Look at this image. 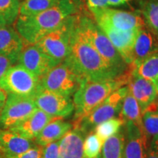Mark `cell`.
Wrapping results in <instances>:
<instances>
[{"mask_svg": "<svg viewBox=\"0 0 158 158\" xmlns=\"http://www.w3.org/2000/svg\"><path fill=\"white\" fill-rule=\"evenodd\" d=\"M64 60L84 81H102L116 78L124 74L102 59L94 47L79 32L77 24L72 37L70 54Z\"/></svg>", "mask_w": 158, "mask_h": 158, "instance_id": "cell-1", "label": "cell"}, {"mask_svg": "<svg viewBox=\"0 0 158 158\" xmlns=\"http://www.w3.org/2000/svg\"><path fill=\"white\" fill-rule=\"evenodd\" d=\"M81 13L71 0H60L54 7L32 15H19L14 27L27 44L34 45L58 29L72 15Z\"/></svg>", "mask_w": 158, "mask_h": 158, "instance_id": "cell-2", "label": "cell"}, {"mask_svg": "<svg viewBox=\"0 0 158 158\" xmlns=\"http://www.w3.org/2000/svg\"><path fill=\"white\" fill-rule=\"evenodd\" d=\"M131 70L130 68L122 76L102 81H84L73 94L75 115L73 126L78 123L118 89L126 86Z\"/></svg>", "mask_w": 158, "mask_h": 158, "instance_id": "cell-3", "label": "cell"}, {"mask_svg": "<svg viewBox=\"0 0 158 158\" xmlns=\"http://www.w3.org/2000/svg\"><path fill=\"white\" fill-rule=\"evenodd\" d=\"M77 29L108 64L122 73H124L128 70L129 66L114 48L103 31L97 24L93 18L84 14L83 12L79 13Z\"/></svg>", "mask_w": 158, "mask_h": 158, "instance_id": "cell-4", "label": "cell"}, {"mask_svg": "<svg viewBox=\"0 0 158 158\" xmlns=\"http://www.w3.org/2000/svg\"><path fill=\"white\" fill-rule=\"evenodd\" d=\"M78 14L69 17L58 29L45 35L34 45L51 58L60 62L64 61L70 54L72 37Z\"/></svg>", "mask_w": 158, "mask_h": 158, "instance_id": "cell-5", "label": "cell"}, {"mask_svg": "<svg viewBox=\"0 0 158 158\" xmlns=\"http://www.w3.org/2000/svg\"><path fill=\"white\" fill-rule=\"evenodd\" d=\"M127 92V85L118 89L98 106L94 108L87 116L83 118L78 124L73 126V129L80 130L84 135L89 134L90 132L93 131L99 124L118 116L122 102Z\"/></svg>", "mask_w": 158, "mask_h": 158, "instance_id": "cell-6", "label": "cell"}, {"mask_svg": "<svg viewBox=\"0 0 158 158\" xmlns=\"http://www.w3.org/2000/svg\"><path fill=\"white\" fill-rule=\"evenodd\" d=\"M84 81L70 64L64 60L40 78V87L71 97Z\"/></svg>", "mask_w": 158, "mask_h": 158, "instance_id": "cell-7", "label": "cell"}, {"mask_svg": "<svg viewBox=\"0 0 158 158\" xmlns=\"http://www.w3.org/2000/svg\"><path fill=\"white\" fill-rule=\"evenodd\" d=\"M0 87L7 94L34 99L40 89V78L18 64L10 67L2 77Z\"/></svg>", "mask_w": 158, "mask_h": 158, "instance_id": "cell-8", "label": "cell"}, {"mask_svg": "<svg viewBox=\"0 0 158 158\" xmlns=\"http://www.w3.org/2000/svg\"><path fill=\"white\" fill-rule=\"evenodd\" d=\"M37 108L33 98L7 94L5 104L0 113V125L10 129L27 119Z\"/></svg>", "mask_w": 158, "mask_h": 158, "instance_id": "cell-9", "label": "cell"}, {"mask_svg": "<svg viewBox=\"0 0 158 158\" xmlns=\"http://www.w3.org/2000/svg\"><path fill=\"white\" fill-rule=\"evenodd\" d=\"M96 23H107L114 28L122 31L140 29L145 27L139 12H130L110 8L98 10L91 13Z\"/></svg>", "mask_w": 158, "mask_h": 158, "instance_id": "cell-10", "label": "cell"}, {"mask_svg": "<svg viewBox=\"0 0 158 158\" xmlns=\"http://www.w3.org/2000/svg\"><path fill=\"white\" fill-rule=\"evenodd\" d=\"M37 108L52 117L64 118L74 111L71 97L56 93L40 87L34 98Z\"/></svg>", "mask_w": 158, "mask_h": 158, "instance_id": "cell-11", "label": "cell"}, {"mask_svg": "<svg viewBox=\"0 0 158 158\" xmlns=\"http://www.w3.org/2000/svg\"><path fill=\"white\" fill-rule=\"evenodd\" d=\"M18 63L40 78L60 62L44 54L35 45L24 43Z\"/></svg>", "mask_w": 158, "mask_h": 158, "instance_id": "cell-12", "label": "cell"}, {"mask_svg": "<svg viewBox=\"0 0 158 158\" xmlns=\"http://www.w3.org/2000/svg\"><path fill=\"white\" fill-rule=\"evenodd\" d=\"M128 66L133 62V47L139 29L122 31L105 22L97 23Z\"/></svg>", "mask_w": 158, "mask_h": 158, "instance_id": "cell-13", "label": "cell"}, {"mask_svg": "<svg viewBox=\"0 0 158 158\" xmlns=\"http://www.w3.org/2000/svg\"><path fill=\"white\" fill-rule=\"evenodd\" d=\"M124 144L123 158H146L149 140L143 130L133 122H127L124 124Z\"/></svg>", "mask_w": 158, "mask_h": 158, "instance_id": "cell-14", "label": "cell"}, {"mask_svg": "<svg viewBox=\"0 0 158 158\" xmlns=\"http://www.w3.org/2000/svg\"><path fill=\"white\" fill-rule=\"evenodd\" d=\"M127 86L128 91L139 104L142 115L151 105L158 100V93L154 83L138 76L132 70Z\"/></svg>", "mask_w": 158, "mask_h": 158, "instance_id": "cell-15", "label": "cell"}, {"mask_svg": "<svg viewBox=\"0 0 158 158\" xmlns=\"http://www.w3.org/2000/svg\"><path fill=\"white\" fill-rule=\"evenodd\" d=\"M33 147L32 140L23 138L10 129L0 130L1 158H14Z\"/></svg>", "mask_w": 158, "mask_h": 158, "instance_id": "cell-16", "label": "cell"}, {"mask_svg": "<svg viewBox=\"0 0 158 158\" xmlns=\"http://www.w3.org/2000/svg\"><path fill=\"white\" fill-rule=\"evenodd\" d=\"M158 52V36L144 27L138 30L133 47V62L135 67L143 59Z\"/></svg>", "mask_w": 158, "mask_h": 158, "instance_id": "cell-17", "label": "cell"}, {"mask_svg": "<svg viewBox=\"0 0 158 158\" xmlns=\"http://www.w3.org/2000/svg\"><path fill=\"white\" fill-rule=\"evenodd\" d=\"M24 43L15 27H0V55L9 57L16 64Z\"/></svg>", "mask_w": 158, "mask_h": 158, "instance_id": "cell-18", "label": "cell"}, {"mask_svg": "<svg viewBox=\"0 0 158 158\" xmlns=\"http://www.w3.org/2000/svg\"><path fill=\"white\" fill-rule=\"evenodd\" d=\"M54 117L37 108L31 115L14 127L10 128L20 135L27 139L34 140L42 131L45 126Z\"/></svg>", "mask_w": 158, "mask_h": 158, "instance_id": "cell-19", "label": "cell"}, {"mask_svg": "<svg viewBox=\"0 0 158 158\" xmlns=\"http://www.w3.org/2000/svg\"><path fill=\"white\" fill-rule=\"evenodd\" d=\"M73 124L64 121L63 118L54 117L48 122L35 138L38 146L45 147L47 144L61 140L66 133L72 130Z\"/></svg>", "mask_w": 158, "mask_h": 158, "instance_id": "cell-20", "label": "cell"}, {"mask_svg": "<svg viewBox=\"0 0 158 158\" xmlns=\"http://www.w3.org/2000/svg\"><path fill=\"white\" fill-rule=\"evenodd\" d=\"M84 136L80 130H71L59 142V158H85Z\"/></svg>", "mask_w": 158, "mask_h": 158, "instance_id": "cell-21", "label": "cell"}, {"mask_svg": "<svg viewBox=\"0 0 158 158\" xmlns=\"http://www.w3.org/2000/svg\"><path fill=\"white\" fill-rule=\"evenodd\" d=\"M118 117L121 118L124 123L127 122H133L136 126L143 130L141 107L135 98L132 95L129 91L124 97Z\"/></svg>", "mask_w": 158, "mask_h": 158, "instance_id": "cell-22", "label": "cell"}, {"mask_svg": "<svg viewBox=\"0 0 158 158\" xmlns=\"http://www.w3.org/2000/svg\"><path fill=\"white\" fill-rule=\"evenodd\" d=\"M139 13L145 27L158 36V0H141Z\"/></svg>", "mask_w": 158, "mask_h": 158, "instance_id": "cell-23", "label": "cell"}, {"mask_svg": "<svg viewBox=\"0 0 158 158\" xmlns=\"http://www.w3.org/2000/svg\"><path fill=\"white\" fill-rule=\"evenodd\" d=\"M124 144V126L118 133L108 138L102 147V158H123Z\"/></svg>", "mask_w": 158, "mask_h": 158, "instance_id": "cell-24", "label": "cell"}, {"mask_svg": "<svg viewBox=\"0 0 158 158\" xmlns=\"http://www.w3.org/2000/svg\"><path fill=\"white\" fill-rule=\"evenodd\" d=\"M134 73L154 82L158 77V52L143 59L135 67H130Z\"/></svg>", "mask_w": 158, "mask_h": 158, "instance_id": "cell-25", "label": "cell"}, {"mask_svg": "<svg viewBox=\"0 0 158 158\" xmlns=\"http://www.w3.org/2000/svg\"><path fill=\"white\" fill-rule=\"evenodd\" d=\"M20 0H0V27L15 23L19 15Z\"/></svg>", "mask_w": 158, "mask_h": 158, "instance_id": "cell-26", "label": "cell"}, {"mask_svg": "<svg viewBox=\"0 0 158 158\" xmlns=\"http://www.w3.org/2000/svg\"><path fill=\"white\" fill-rule=\"evenodd\" d=\"M124 124V122L120 118H112L99 124L93 131L103 144L106 140L118 133L123 127Z\"/></svg>", "mask_w": 158, "mask_h": 158, "instance_id": "cell-27", "label": "cell"}, {"mask_svg": "<svg viewBox=\"0 0 158 158\" xmlns=\"http://www.w3.org/2000/svg\"><path fill=\"white\" fill-rule=\"evenodd\" d=\"M60 0H24L20 5L19 15H32L54 7Z\"/></svg>", "mask_w": 158, "mask_h": 158, "instance_id": "cell-28", "label": "cell"}, {"mask_svg": "<svg viewBox=\"0 0 158 158\" xmlns=\"http://www.w3.org/2000/svg\"><path fill=\"white\" fill-rule=\"evenodd\" d=\"M143 130L148 140L158 137V110L147 111L142 115Z\"/></svg>", "mask_w": 158, "mask_h": 158, "instance_id": "cell-29", "label": "cell"}, {"mask_svg": "<svg viewBox=\"0 0 158 158\" xmlns=\"http://www.w3.org/2000/svg\"><path fill=\"white\" fill-rule=\"evenodd\" d=\"M102 143L94 131L90 132L84 141V155L85 158H96L100 155Z\"/></svg>", "mask_w": 158, "mask_h": 158, "instance_id": "cell-30", "label": "cell"}, {"mask_svg": "<svg viewBox=\"0 0 158 158\" xmlns=\"http://www.w3.org/2000/svg\"><path fill=\"white\" fill-rule=\"evenodd\" d=\"M59 142H52L43 147L42 158H59Z\"/></svg>", "mask_w": 158, "mask_h": 158, "instance_id": "cell-31", "label": "cell"}, {"mask_svg": "<svg viewBox=\"0 0 158 158\" xmlns=\"http://www.w3.org/2000/svg\"><path fill=\"white\" fill-rule=\"evenodd\" d=\"M85 7L91 13L98 10L108 7V0H85Z\"/></svg>", "mask_w": 158, "mask_h": 158, "instance_id": "cell-32", "label": "cell"}, {"mask_svg": "<svg viewBox=\"0 0 158 158\" xmlns=\"http://www.w3.org/2000/svg\"><path fill=\"white\" fill-rule=\"evenodd\" d=\"M42 152L43 147L35 146L14 158H42Z\"/></svg>", "mask_w": 158, "mask_h": 158, "instance_id": "cell-33", "label": "cell"}, {"mask_svg": "<svg viewBox=\"0 0 158 158\" xmlns=\"http://www.w3.org/2000/svg\"><path fill=\"white\" fill-rule=\"evenodd\" d=\"M146 158H158V137L153 138L149 141Z\"/></svg>", "mask_w": 158, "mask_h": 158, "instance_id": "cell-34", "label": "cell"}, {"mask_svg": "<svg viewBox=\"0 0 158 158\" xmlns=\"http://www.w3.org/2000/svg\"><path fill=\"white\" fill-rule=\"evenodd\" d=\"M15 63L9 57L0 55V79Z\"/></svg>", "mask_w": 158, "mask_h": 158, "instance_id": "cell-35", "label": "cell"}, {"mask_svg": "<svg viewBox=\"0 0 158 158\" xmlns=\"http://www.w3.org/2000/svg\"><path fill=\"white\" fill-rule=\"evenodd\" d=\"M131 0H108V7H117L127 4Z\"/></svg>", "mask_w": 158, "mask_h": 158, "instance_id": "cell-36", "label": "cell"}, {"mask_svg": "<svg viewBox=\"0 0 158 158\" xmlns=\"http://www.w3.org/2000/svg\"><path fill=\"white\" fill-rule=\"evenodd\" d=\"M7 94L0 87V113L2 110L4 106H5L6 100H7Z\"/></svg>", "mask_w": 158, "mask_h": 158, "instance_id": "cell-37", "label": "cell"}, {"mask_svg": "<svg viewBox=\"0 0 158 158\" xmlns=\"http://www.w3.org/2000/svg\"><path fill=\"white\" fill-rule=\"evenodd\" d=\"M71 1L74 3V5L76 6V7L81 13L84 11V8L85 7V0H71Z\"/></svg>", "mask_w": 158, "mask_h": 158, "instance_id": "cell-38", "label": "cell"}, {"mask_svg": "<svg viewBox=\"0 0 158 158\" xmlns=\"http://www.w3.org/2000/svg\"><path fill=\"white\" fill-rule=\"evenodd\" d=\"M153 83H154V84H155L156 90H157V93H158V77L155 79V81H154Z\"/></svg>", "mask_w": 158, "mask_h": 158, "instance_id": "cell-39", "label": "cell"}, {"mask_svg": "<svg viewBox=\"0 0 158 158\" xmlns=\"http://www.w3.org/2000/svg\"><path fill=\"white\" fill-rule=\"evenodd\" d=\"M96 158H100V155H99V156H98V157H97Z\"/></svg>", "mask_w": 158, "mask_h": 158, "instance_id": "cell-40", "label": "cell"}, {"mask_svg": "<svg viewBox=\"0 0 158 158\" xmlns=\"http://www.w3.org/2000/svg\"><path fill=\"white\" fill-rule=\"evenodd\" d=\"M0 158H1V157H0Z\"/></svg>", "mask_w": 158, "mask_h": 158, "instance_id": "cell-41", "label": "cell"}]
</instances>
